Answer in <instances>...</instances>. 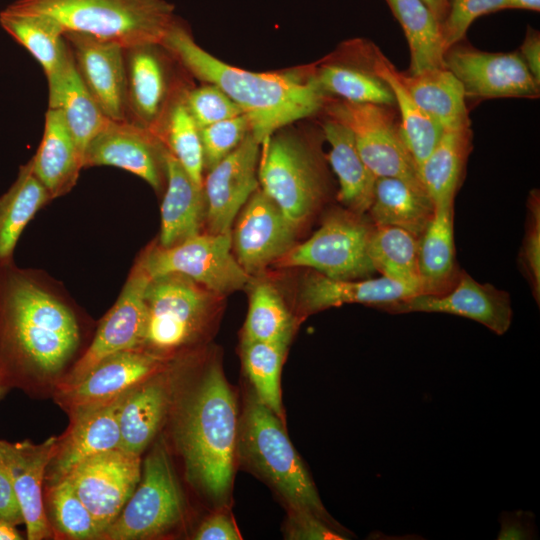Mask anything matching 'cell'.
Listing matches in <instances>:
<instances>
[{
	"mask_svg": "<svg viewBox=\"0 0 540 540\" xmlns=\"http://www.w3.org/2000/svg\"><path fill=\"white\" fill-rule=\"evenodd\" d=\"M80 344L73 311L28 274L0 269V379L27 392L52 389Z\"/></svg>",
	"mask_w": 540,
	"mask_h": 540,
	"instance_id": "1",
	"label": "cell"
},
{
	"mask_svg": "<svg viewBox=\"0 0 540 540\" xmlns=\"http://www.w3.org/2000/svg\"><path fill=\"white\" fill-rule=\"evenodd\" d=\"M160 44L191 76L218 86L233 100L249 118L251 133L260 144L316 114L329 99L311 79L308 65L275 72L233 66L200 47L176 17Z\"/></svg>",
	"mask_w": 540,
	"mask_h": 540,
	"instance_id": "2",
	"label": "cell"
},
{
	"mask_svg": "<svg viewBox=\"0 0 540 540\" xmlns=\"http://www.w3.org/2000/svg\"><path fill=\"white\" fill-rule=\"evenodd\" d=\"M238 432L234 393L212 361L181 399L174 434L189 481L216 504L232 488Z\"/></svg>",
	"mask_w": 540,
	"mask_h": 540,
	"instance_id": "3",
	"label": "cell"
},
{
	"mask_svg": "<svg viewBox=\"0 0 540 540\" xmlns=\"http://www.w3.org/2000/svg\"><path fill=\"white\" fill-rule=\"evenodd\" d=\"M259 188L300 231L328 200L330 187L319 141L301 132L278 130L260 146Z\"/></svg>",
	"mask_w": 540,
	"mask_h": 540,
	"instance_id": "4",
	"label": "cell"
},
{
	"mask_svg": "<svg viewBox=\"0 0 540 540\" xmlns=\"http://www.w3.org/2000/svg\"><path fill=\"white\" fill-rule=\"evenodd\" d=\"M5 10L44 14L65 31L86 33L125 49L160 44L175 19L166 0H17Z\"/></svg>",
	"mask_w": 540,
	"mask_h": 540,
	"instance_id": "5",
	"label": "cell"
},
{
	"mask_svg": "<svg viewBox=\"0 0 540 540\" xmlns=\"http://www.w3.org/2000/svg\"><path fill=\"white\" fill-rule=\"evenodd\" d=\"M285 500L289 509L328 519L316 487L281 419L251 396L238 432L237 452Z\"/></svg>",
	"mask_w": 540,
	"mask_h": 540,
	"instance_id": "6",
	"label": "cell"
},
{
	"mask_svg": "<svg viewBox=\"0 0 540 540\" xmlns=\"http://www.w3.org/2000/svg\"><path fill=\"white\" fill-rule=\"evenodd\" d=\"M224 299L180 274L151 278L145 291L141 348L167 360L207 333L221 313Z\"/></svg>",
	"mask_w": 540,
	"mask_h": 540,
	"instance_id": "7",
	"label": "cell"
},
{
	"mask_svg": "<svg viewBox=\"0 0 540 540\" xmlns=\"http://www.w3.org/2000/svg\"><path fill=\"white\" fill-rule=\"evenodd\" d=\"M374 224L366 214L331 210L307 240L297 243L274 265L307 268L330 278L363 279L375 272L368 254Z\"/></svg>",
	"mask_w": 540,
	"mask_h": 540,
	"instance_id": "8",
	"label": "cell"
},
{
	"mask_svg": "<svg viewBox=\"0 0 540 540\" xmlns=\"http://www.w3.org/2000/svg\"><path fill=\"white\" fill-rule=\"evenodd\" d=\"M183 497L162 442L144 460L140 481L116 519L100 539L141 540L162 535L183 517Z\"/></svg>",
	"mask_w": 540,
	"mask_h": 540,
	"instance_id": "9",
	"label": "cell"
},
{
	"mask_svg": "<svg viewBox=\"0 0 540 540\" xmlns=\"http://www.w3.org/2000/svg\"><path fill=\"white\" fill-rule=\"evenodd\" d=\"M138 263L150 278L180 274L224 297L248 287L252 278L233 254L231 232L202 231L174 246L152 245Z\"/></svg>",
	"mask_w": 540,
	"mask_h": 540,
	"instance_id": "10",
	"label": "cell"
},
{
	"mask_svg": "<svg viewBox=\"0 0 540 540\" xmlns=\"http://www.w3.org/2000/svg\"><path fill=\"white\" fill-rule=\"evenodd\" d=\"M323 109L352 132L361 158L376 177L400 178L425 190L388 106L328 99Z\"/></svg>",
	"mask_w": 540,
	"mask_h": 540,
	"instance_id": "11",
	"label": "cell"
},
{
	"mask_svg": "<svg viewBox=\"0 0 540 540\" xmlns=\"http://www.w3.org/2000/svg\"><path fill=\"white\" fill-rule=\"evenodd\" d=\"M129 121L161 139L173 103L188 89L176 79L174 57L161 44L125 49Z\"/></svg>",
	"mask_w": 540,
	"mask_h": 540,
	"instance_id": "12",
	"label": "cell"
},
{
	"mask_svg": "<svg viewBox=\"0 0 540 540\" xmlns=\"http://www.w3.org/2000/svg\"><path fill=\"white\" fill-rule=\"evenodd\" d=\"M150 279L137 262L116 303L101 320L91 344L54 392L74 386L104 358L141 348L146 325L145 291Z\"/></svg>",
	"mask_w": 540,
	"mask_h": 540,
	"instance_id": "13",
	"label": "cell"
},
{
	"mask_svg": "<svg viewBox=\"0 0 540 540\" xmlns=\"http://www.w3.org/2000/svg\"><path fill=\"white\" fill-rule=\"evenodd\" d=\"M298 234L275 202L258 188L233 223L232 251L248 275L258 276L297 244Z\"/></svg>",
	"mask_w": 540,
	"mask_h": 540,
	"instance_id": "14",
	"label": "cell"
},
{
	"mask_svg": "<svg viewBox=\"0 0 540 540\" xmlns=\"http://www.w3.org/2000/svg\"><path fill=\"white\" fill-rule=\"evenodd\" d=\"M141 474V456L117 448L86 459L65 478L102 534L122 511Z\"/></svg>",
	"mask_w": 540,
	"mask_h": 540,
	"instance_id": "15",
	"label": "cell"
},
{
	"mask_svg": "<svg viewBox=\"0 0 540 540\" xmlns=\"http://www.w3.org/2000/svg\"><path fill=\"white\" fill-rule=\"evenodd\" d=\"M444 62L462 84L466 97L539 96L540 83L518 53H490L453 46L445 53Z\"/></svg>",
	"mask_w": 540,
	"mask_h": 540,
	"instance_id": "16",
	"label": "cell"
},
{
	"mask_svg": "<svg viewBox=\"0 0 540 540\" xmlns=\"http://www.w3.org/2000/svg\"><path fill=\"white\" fill-rule=\"evenodd\" d=\"M260 146L249 132L234 151L207 171L203 179L206 203L204 231L214 234L231 232L238 213L259 188Z\"/></svg>",
	"mask_w": 540,
	"mask_h": 540,
	"instance_id": "17",
	"label": "cell"
},
{
	"mask_svg": "<svg viewBox=\"0 0 540 540\" xmlns=\"http://www.w3.org/2000/svg\"><path fill=\"white\" fill-rule=\"evenodd\" d=\"M376 308L392 314L426 312L457 315L476 321L497 335L508 331L513 316L507 292L479 283L463 271H460L454 286L443 294H418Z\"/></svg>",
	"mask_w": 540,
	"mask_h": 540,
	"instance_id": "18",
	"label": "cell"
},
{
	"mask_svg": "<svg viewBox=\"0 0 540 540\" xmlns=\"http://www.w3.org/2000/svg\"><path fill=\"white\" fill-rule=\"evenodd\" d=\"M75 68L103 114L129 121L125 48L95 36L65 31Z\"/></svg>",
	"mask_w": 540,
	"mask_h": 540,
	"instance_id": "19",
	"label": "cell"
},
{
	"mask_svg": "<svg viewBox=\"0 0 540 540\" xmlns=\"http://www.w3.org/2000/svg\"><path fill=\"white\" fill-rule=\"evenodd\" d=\"M130 390L111 400L68 414L69 426L63 435L57 437L46 470L48 486L64 479L86 459L119 448V413Z\"/></svg>",
	"mask_w": 540,
	"mask_h": 540,
	"instance_id": "20",
	"label": "cell"
},
{
	"mask_svg": "<svg viewBox=\"0 0 540 540\" xmlns=\"http://www.w3.org/2000/svg\"><path fill=\"white\" fill-rule=\"evenodd\" d=\"M165 151L162 140L146 128L130 121L109 120L87 146L83 167H118L160 191L165 180Z\"/></svg>",
	"mask_w": 540,
	"mask_h": 540,
	"instance_id": "21",
	"label": "cell"
},
{
	"mask_svg": "<svg viewBox=\"0 0 540 540\" xmlns=\"http://www.w3.org/2000/svg\"><path fill=\"white\" fill-rule=\"evenodd\" d=\"M166 360L143 348L112 354L94 366L74 386L54 392L67 414L111 400L165 368Z\"/></svg>",
	"mask_w": 540,
	"mask_h": 540,
	"instance_id": "22",
	"label": "cell"
},
{
	"mask_svg": "<svg viewBox=\"0 0 540 540\" xmlns=\"http://www.w3.org/2000/svg\"><path fill=\"white\" fill-rule=\"evenodd\" d=\"M56 441L54 436L40 444L30 440L16 443L0 440V466L8 474L17 493L29 540L52 536L44 508L43 484Z\"/></svg>",
	"mask_w": 540,
	"mask_h": 540,
	"instance_id": "23",
	"label": "cell"
},
{
	"mask_svg": "<svg viewBox=\"0 0 540 540\" xmlns=\"http://www.w3.org/2000/svg\"><path fill=\"white\" fill-rule=\"evenodd\" d=\"M418 294L417 290L384 276L380 278L336 279L309 270L298 282L296 305L301 315H310L332 307L353 303L376 308Z\"/></svg>",
	"mask_w": 540,
	"mask_h": 540,
	"instance_id": "24",
	"label": "cell"
},
{
	"mask_svg": "<svg viewBox=\"0 0 540 540\" xmlns=\"http://www.w3.org/2000/svg\"><path fill=\"white\" fill-rule=\"evenodd\" d=\"M172 398L173 380L165 368L133 387L119 413V448L141 456L162 426Z\"/></svg>",
	"mask_w": 540,
	"mask_h": 540,
	"instance_id": "25",
	"label": "cell"
},
{
	"mask_svg": "<svg viewBox=\"0 0 540 540\" xmlns=\"http://www.w3.org/2000/svg\"><path fill=\"white\" fill-rule=\"evenodd\" d=\"M164 164L166 190L158 244L170 247L204 231L206 203L203 187L190 178L167 148Z\"/></svg>",
	"mask_w": 540,
	"mask_h": 540,
	"instance_id": "26",
	"label": "cell"
},
{
	"mask_svg": "<svg viewBox=\"0 0 540 540\" xmlns=\"http://www.w3.org/2000/svg\"><path fill=\"white\" fill-rule=\"evenodd\" d=\"M358 61H348L336 54L308 65L311 79L320 91L340 100L353 103L391 106L394 96L388 85L369 66L361 40L351 42Z\"/></svg>",
	"mask_w": 540,
	"mask_h": 540,
	"instance_id": "27",
	"label": "cell"
},
{
	"mask_svg": "<svg viewBox=\"0 0 540 540\" xmlns=\"http://www.w3.org/2000/svg\"><path fill=\"white\" fill-rule=\"evenodd\" d=\"M363 54L371 67L390 88L400 112L402 139L419 167L439 142L443 129L414 100L401 72L372 44L361 41ZM419 174V173H418Z\"/></svg>",
	"mask_w": 540,
	"mask_h": 540,
	"instance_id": "28",
	"label": "cell"
},
{
	"mask_svg": "<svg viewBox=\"0 0 540 540\" xmlns=\"http://www.w3.org/2000/svg\"><path fill=\"white\" fill-rule=\"evenodd\" d=\"M83 161L62 112L48 108L41 143L30 160L34 175L55 198L75 185Z\"/></svg>",
	"mask_w": 540,
	"mask_h": 540,
	"instance_id": "29",
	"label": "cell"
},
{
	"mask_svg": "<svg viewBox=\"0 0 540 540\" xmlns=\"http://www.w3.org/2000/svg\"><path fill=\"white\" fill-rule=\"evenodd\" d=\"M321 127L323 138L330 145L327 159L339 181L338 200L352 212L367 214L377 177L364 163L353 134L345 125L326 116Z\"/></svg>",
	"mask_w": 540,
	"mask_h": 540,
	"instance_id": "30",
	"label": "cell"
},
{
	"mask_svg": "<svg viewBox=\"0 0 540 540\" xmlns=\"http://www.w3.org/2000/svg\"><path fill=\"white\" fill-rule=\"evenodd\" d=\"M50 109H58L83 155L91 140L107 125L108 119L80 78L72 54L66 64L47 77Z\"/></svg>",
	"mask_w": 540,
	"mask_h": 540,
	"instance_id": "31",
	"label": "cell"
},
{
	"mask_svg": "<svg viewBox=\"0 0 540 540\" xmlns=\"http://www.w3.org/2000/svg\"><path fill=\"white\" fill-rule=\"evenodd\" d=\"M453 217L454 202L436 205L434 215L419 239L421 294H443L458 279L460 271L455 260Z\"/></svg>",
	"mask_w": 540,
	"mask_h": 540,
	"instance_id": "32",
	"label": "cell"
},
{
	"mask_svg": "<svg viewBox=\"0 0 540 540\" xmlns=\"http://www.w3.org/2000/svg\"><path fill=\"white\" fill-rule=\"evenodd\" d=\"M435 212L427 192L396 177H377L367 214L374 225L402 228L421 238Z\"/></svg>",
	"mask_w": 540,
	"mask_h": 540,
	"instance_id": "33",
	"label": "cell"
},
{
	"mask_svg": "<svg viewBox=\"0 0 540 540\" xmlns=\"http://www.w3.org/2000/svg\"><path fill=\"white\" fill-rule=\"evenodd\" d=\"M401 76L417 104L443 131L470 128L463 86L449 69L431 68Z\"/></svg>",
	"mask_w": 540,
	"mask_h": 540,
	"instance_id": "34",
	"label": "cell"
},
{
	"mask_svg": "<svg viewBox=\"0 0 540 540\" xmlns=\"http://www.w3.org/2000/svg\"><path fill=\"white\" fill-rule=\"evenodd\" d=\"M405 33L410 50L409 74L445 67L441 21L423 0H386Z\"/></svg>",
	"mask_w": 540,
	"mask_h": 540,
	"instance_id": "35",
	"label": "cell"
},
{
	"mask_svg": "<svg viewBox=\"0 0 540 540\" xmlns=\"http://www.w3.org/2000/svg\"><path fill=\"white\" fill-rule=\"evenodd\" d=\"M50 199V193L34 175L31 162L21 166L15 182L0 197V269L11 264L24 228Z\"/></svg>",
	"mask_w": 540,
	"mask_h": 540,
	"instance_id": "36",
	"label": "cell"
},
{
	"mask_svg": "<svg viewBox=\"0 0 540 540\" xmlns=\"http://www.w3.org/2000/svg\"><path fill=\"white\" fill-rule=\"evenodd\" d=\"M2 28L40 63L46 77L60 70L71 56L64 28L44 14L0 13Z\"/></svg>",
	"mask_w": 540,
	"mask_h": 540,
	"instance_id": "37",
	"label": "cell"
},
{
	"mask_svg": "<svg viewBox=\"0 0 540 540\" xmlns=\"http://www.w3.org/2000/svg\"><path fill=\"white\" fill-rule=\"evenodd\" d=\"M249 307L242 341L289 344L295 330V317L278 285L262 275L249 283Z\"/></svg>",
	"mask_w": 540,
	"mask_h": 540,
	"instance_id": "38",
	"label": "cell"
},
{
	"mask_svg": "<svg viewBox=\"0 0 540 540\" xmlns=\"http://www.w3.org/2000/svg\"><path fill=\"white\" fill-rule=\"evenodd\" d=\"M471 139L470 128L444 131L435 148L418 167L421 183L435 206L454 202L471 150Z\"/></svg>",
	"mask_w": 540,
	"mask_h": 540,
	"instance_id": "39",
	"label": "cell"
},
{
	"mask_svg": "<svg viewBox=\"0 0 540 540\" xmlns=\"http://www.w3.org/2000/svg\"><path fill=\"white\" fill-rule=\"evenodd\" d=\"M368 254L375 271L421 294L419 238L399 227L374 225Z\"/></svg>",
	"mask_w": 540,
	"mask_h": 540,
	"instance_id": "40",
	"label": "cell"
},
{
	"mask_svg": "<svg viewBox=\"0 0 540 540\" xmlns=\"http://www.w3.org/2000/svg\"><path fill=\"white\" fill-rule=\"evenodd\" d=\"M289 344L242 341L241 355L245 373L253 386L255 398L283 416L281 370Z\"/></svg>",
	"mask_w": 540,
	"mask_h": 540,
	"instance_id": "41",
	"label": "cell"
},
{
	"mask_svg": "<svg viewBox=\"0 0 540 540\" xmlns=\"http://www.w3.org/2000/svg\"><path fill=\"white\" fill-rule=\"evenodd\" d=\"M184 94L171 106L161 140L190 178L203 187L204 161L200 129L186 108Z\"/></svg>",
	"mask_w": 540,
	"mask_h": 540,
	"instance_id": "42",
	"label": "cell"
},
{
	"mask_svg": "<svg viewBox=\"0 0 540 540\" xmlns=\"http://www.w3.org/2000/svg\"><path fill=\"white\" fill-rule=\"evenodd\" d=\"M47 517L51 527L67 539H99L101 532L81 499L65 478L48 486Z\"/></svg>",
	"mask_w": 540,
	"mask_h": 540,
	"instance_id": "43",
	"label": "cell"
},
{
	"mask_svg": "<svg viewBox=\"0 0 540 540\" xmlns=\"http://www.w3.org/2000/svg\"><path fill=\"white\" fill-rule=\"evenodd\" d=\"M249 132L251 123L245 114L200 128L204 171H209L234 151Z\"/></svg>",
	"mask_w": 540,
	"mask_h": 540,
	"instance_id": "44",
	"label": "cell"
},
{
	"mask_svg": "<svg viewBox=\"0 0 540 540\" xmlns=\"http://www.w3.org/2000/svg\"><path fill=\"white\" fill-rule=\"evenodd\" d=\"M184 103L199 129L244 114L233 100L211 83L188 88Z\"/></svg>",
	"mask_w": 540,
	"mask_h": 540,
	"instance_id": "45",
	"label": "cell"
},
{
	"mask_svg": "<svg viewBox=\"0 0 540 540\" xmlns=\"http://www.w3.org/2000/svg\"><path fill=\"white\" fill-rule=\"evenodd\" d=\"M507 0H447V9L441 22L446 52L466 34L470 25L480 16L506 9Z\"/></svg>",
	"mask_w": 540,
	"mask_h": 540,
	"instance_id": "46",
	"label": "cell"
},
{
	"mask_svg": "<svg viewBox=\"0 0 540 540\" xmlns=\"http://www.w3.org/2000/svg\"><path fill=\"white\" fill-rule=\"evenodd\" d=\"M526 231L520 253L522 268L529 279L533 294L540 296V200L538 191L531 192L528 200Z\"/></svg>",
	"mask_w": 540,
	"mask_h": 540,
	"instance_id": "47",
	"label": "cell"
},
{
	"mask_svg": "<svg viewBox=\"0 0 540 540\" xmlns=\"http://www.w3.org/2000/svg\"><path fill=\"white\" fill-rule=\"evenodd\" d=\"M287 539L342 540L345 535L331 525L328 519L310 511L290 509L285 527Z\"/></svg>",
	"mask_w": 540,
	"mask_h": 540,
	"instance_id": "48",
	"label": "cell"
},
{
	"mask_svg": "<svg viewBox=\"0 0 540 540\" xmlns=\"http://www.w3.org/2000/svg\"><path fill=\"white\" fill-rule=\"evenodd\" d=\"M0 521L19 525L24 523L23 511L13 484L0 466Z\"/></svg>",
	"mask_w": 540,
	"mask_h": 540,
	"instance_id": "49",
	"label": "cell"
},
{
	"mask_svg": "<svg viewBox=\"0 0 540 540\" xmlns=\"http://www.w3.org/2000/svg\"><path fill=\"white\" fill-rule=\"evenodd\" d=\"M197 540H238L241 539L233 521L225 514L218 513L207 518L194 535Z\"/></svg>",
	"mask_w": 540,
	"mask_h": 540,
	"instance_id": "50",
	"label": "cell"
},
{
	"mask_svg": "<svg viewBox=\"0 0 540 540\" xmlns=\"http://www.w3.org/2000/svg\"><path fill=\"white\" fill-rule=\"evenodd\" d=\"M534 531V521L529 518V513L523 511L503 513L497 538L500 540L531 539L535 535Z\"/></svg>",
	"mask_w": 540,
	"mask_h": 540,
	"instance_id": "51",
	"label": "cell"
},
{
	"mask_svg": "<svg viewBox=\"0 0 540 540\" xmlns=\"http://www.w3.org/2000/svg\"><path fill=\"white\" fill-rule=\"evenodd\" d=\"M520 56L533 77L540 83V37L535 30L528 31L521 46Z\"/></svg>",
	"mask_w": 540,
	"mask_h": 540,
	"instance_id": "52",
	"label": "cell"
},
{
	"mask_svg": "<svg viewBox=\"0 0 540 540\" xmlns=\"http://www.w3.org/2000/svg\"><path fill=\"white\" fill-rule=\"evenodd\" d=\"M511 8L539 11L540 0H507L506 9Z\"/></svg>",
	"mask_w": 540,
	"mask_h": 540,
	"instance_id": "53",
	"label": "cell"
},
{
	"mask_svg": "<svg viewBox=\"0 0 540 540\" xmlns=\"http://www.w3.org/2000/svg\"><path fill=\"white\" fill-rule=\"evenodd\" d=\"M22 536L15 525L0 521V540H20Z\"/></svg>",
	"mask_w": 540,
	"mask_h": 540,
	"instance_id": "54",
	"label": "cell"
},
{
	"mask_svg": "<svg viewBox=\"0 0 540 540\" xmlns=\"http://www.w3.org/2000/svg\"><path fill=\"white\" fill-rule=\"evenodd\" d=\"M442 22L446 9L447 0H423Z\"/></svg>",
	"mask_w": 540,
	"mask_h": 540,
	"instance_id": "55",
	"label": "cell"
},
{
	"mask_svg": "<svg viewBox=\"0 0 540 540\" xmlns=\"http://www.w3.org/2000/svg\"><path fill=\"white\" fill-rule=\"evenodd\" d=\"M10 388L0 379V399L6 394Z\"/></svg>",
	"mask_w": 540,
	"mask_h": 540,
	"instance_id": "56",
	"label": "cell"
}]
</instances>
